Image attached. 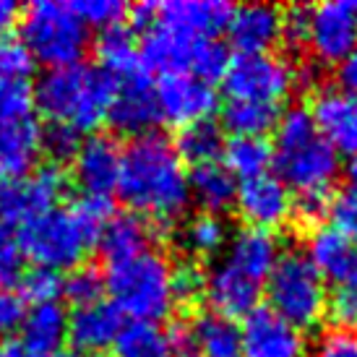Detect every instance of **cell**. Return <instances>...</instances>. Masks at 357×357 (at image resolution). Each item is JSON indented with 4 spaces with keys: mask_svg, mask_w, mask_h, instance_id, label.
I'll return each mask as SVG.
<instances>
[{
    "mask_svg": "<svg viewBox=\"0 0 357 357\" xmlns=\"http://www.w3.org/2000/svg\"><path fill=\"white\" fill-rule=\"evenodd\" d=\"M115 190L136 217H149L157 225L178 222L190 204L188 169L172 141L154 130L120 151Z\"/></svg>",
    "mask_w": 357,
    "mask_h": 357,
    "instance_id": "1",
    "label": "cell"
},
{
    "mask_svg": "<svg viewBox=\"0 0 357 357\" xmlns=\"http://www.w3.org/2000/svg\"><path fill=\"white\" fill-rule=\"evenodd\" d=\"M118 81L100 66H66L45 70L34 86V107L50 123L70 126L79 133L94 130L107 120Z\"/></svg>",
    "mask_w": 357,
    "mask_h": 357,
    "instance_id": "2",
    "label": "cell"
},
{
    "mask_svg": "<svg viewBox=\"0 0 357 357\" xmlns=\"http://www.w3.org/2000/svg\"><path fill=\"white\" fill-rule=\"evenodd\" d=\"M271 165L277 169V178L298 193L331 190L342 169L339 154L318 133L307 107H289L279 115L271 144Z\"/></svg>",
    "mask_w": 357,
    "mask_h": 357,
    "instance_id": "3",
    "label": "cell"
},
{
    "mask_svg": "<svg viewBox=\"0 0 357 357\" xmlns=\"http://www.w3.org/2000/svg\"><path fill=\"white\" fill-rule=\"evenodd\" d=\"M105 289L109 292V303L123 316L144 324L167 318L178 303L172 289V264L154 248L107 264Z\"/></svg>",
    "mask_w": 357,
    "mask_h": 357,
    "instance_id": "4",
    "label": "cell"
},
{
    "mask_svg": "<svg viewBox=\"0 0 357 357\" xmlns=\"http://www.w3.org/2000/svg\"><path fill=\"white\" fill-rule=\"evenodd\" d=\"M97 240L100 238L76 217L73 208L58 206L19 225L16 232L21 256L29 258L34 266L58 274L81 266Z\"/></svg>",
    "mask_w": 357,
    "mask_h": 357,
    "instance_id": "5",
    "label": "cell"
},
{
    "mask_svg": "<svg viewBox=\"0 0 357 357\" xmlns=\"http://www.w3.org/2000/svg\"><path fill=\"white\" fill-rule=\"evenodd\" d=\"M21 45L34 63L50 68L76 66L86 55L89 29L66 3L37 0L21 13Z\"/></svg>",
    "mask_w": 357,
    "mask_h": 357,
    "instance_id": "6",
    "label": "cell"
},
{
    "mask_svg": "<svg viewBox=\"0 0 357 357\" xmlns=\"http://www.w3.org/2000/svg\"><path fill=\"white\" fill-rule=\"evenodd\" d=\"M268 307L295 328H313L326 313V282L303 250H287L268 274Z\"/></svg>",
    "mask_w": 357,
    "mask_h": 357,
    "instance_id": "7",
    "label": "cell"
},
{
    "mask_svg": "<svg viewBox=\"0 0 357 357\" xmlns=\"http://www.w3.org/2000/svg\"><path fill=\"white\" fill-rule=\"evenodd\" d=\"M222 84L232 102H261L279 107V102L287 100L298 86V68L271 52L235 55L229 58Z\"/></svg>",
    "mask_w": 357,
    "mask_h": 357,
    "instance_id": "8",
    "label": "cell"
},
{
    "mask_svg": "<svg viewBox=\"0 0 357 357\" xmlns=\"http://www.w3.org/2000/svg\"><path fill=\"white\" fill-rule=\"evenodd\" d=\"M66 172L58 165L34 167L29 175L0 183V219L6 225H24L55 208L60 196L66 193Z\"/></svg>",
    "mask_w": 357,
    "mask_h": 357,
    "instance_id": "9",
    "label": "cell"
},
{
    "mask_svg": "<svg viewBox=\"0 0 357 357\" xmlns=\"http://www.w3.org/2000/svg\"><path fill=\"white\" fill-rule=\"evenodd\" d=\"M305 45L326 66H339L342 60H347L357 47V19L352 3L328 0L318 3L316 8H307Z\"/></svg>",
    "mask_w": 357,
    "mask_h": 357,
    "instance_id": "10",
    "label": "cell"
},
{
    "mask_svg": "<svg viewBox=\"0 0 357 357\" xmlns=\"http://www.w3.org/2000/svg\"><path fill=\"white\" fill-rule=\"evenodd\" d=\"M154 94H157L159 120L178 128L211 120V112L219 107L214 84L193 79L188 73L162 76V81L154 86Z\"/></svg>",
    "mask_w": 357,
    "mask_h": 357,
    "instance_id": "11",
    "label": "cell"
},
{
    "mask_svg": "<svg viewBox=\"0 0 357 357\" xmlns=\"http://www.w3.org/2000/svg\"><path fill=\"white\" fill-rule=\"evenodd\" d=\"M235 208L250 229L274 232L292 217V193L271 172L238 183Z\"/></svg>",
    "mask_w": 357,
    "mask_h": 357,
    "instance_id": "12",
    "label": "cell"
},
{
    "mask_svg": "<svg viewBox=\"0 0 357 357\" xmlns=\"http://www.w3.org/2000/svg\"><path fill=\"white\" fill-rule=\"evenodd\" d=\"M310 118L318 133L337 154L357 157V94L334 86H321L310 100Z\"/></svg>",
    "mask_w": 357,
    "mask_h": 357,
    "instance_id": "13",
    "label": "cell"
},
{
    "mask_svg": "<svg viewBox=\"0 0 357 357\" xmlns=\"http://www.w3.org/2000/svg\"><path fill=\"white\" fill-rule=\"evenodd\" d=\"M243 334V357H307L305 334L279 318L271 307H253Z\"/></svg>",
    "mask_w": 357,
    "mask_h": 357,
    "instance_id": "14",
    "label": "cell"
},
{
    "mask_svg": "<svg viewBox=\"0 0 357 357\" xmlns=\"http://www.w3.org/2000/svg\"><path fill=\"white\" fill-rule=\"evenodd\" d=\"M107 123L126 136H146L159 123V107L154 84L144 73H133L128 79H120L115 86V97L109 102Z\"/></svg>",
    "mask_w": 357,
    "mask_h": 357,
    "instance_id": "15",
    "label": "cell"
},
{
    "mask_svg": "<svg viewBox=\"0 0 357 357\" xmlns=\"http://www.w3.org/2000/svg\"><path fill=\"white\" fill-rule=\"evenodd\" d=\"M232 6L222 0H169L157 3L159 26L172 29L196 40H214L219 31L227 29Z\"/></svg>",
    "mask_w": 357,
    "mask_h": 357,
    "instance_id": "16",
    "label": "cell"
},
{
    "mask_svg": "<svg viewBox=\"0 0 357 357\" xmlns=\"http://www.w3.org/2000/svg\"><path fill=\"white\" fill-rule=\"evenodd\" d=\"M120 151L118 141L109 136H89L81 141L79 154L73 157V178L84 196L109 199V193L118 188Z\"/></svg>",
    "mask_w": 357,
    "mask_h": 357,
    "instance_id": "17",
    "label": "cell"
},
{
    "mask_svg": "<svg viewBox=\"0 0 357 357\" xmlns=\"http://www.w3.org/2000/svg\"><path fill=\"white\" fill-rule=\"evenodd\" d=\"M307 261L337 287L357 289V243L337 227H316L307 238Z\"/></svg>",
    "mask_w": 357,
    "mask_h": 357,
    "instance_id": "18",
    "label": "cell"
},
{
    "mask_svg": "<svg viewBox=\"0 0 357 357\" xmlns=\"http://www.w3.org/2000/svg\"><path fill=\"white\" fill-rule=\"evenodd\" d=\"M227 37L238 55L268 52V47L282 40V10L268 3H245L232 8Z\"/></svg>",
    "mask_w": 357,
    "mask_h": 357,
    "instance_id": "19",
    "label": "cell"
},
{
    "mask_svg": "<svg viewBox=\"0 0 357 357\" xmlns=\"http://www.w3.org/2000/svg\"><path fill=\"white\" fill-rule=\"evenodd\" d=\"M123 326L126 324L118 307L112 303L97 300V303L76 307L68 316V339L79 352L97 357L115 344Z\"/></svg>",
    "mask_w": 357,
    "mask_h": 357,
    "instance_id": "20",
    "label": "cell"
},
{
    "mask_svg": "<svg viewBox=\"0 0 357 357\" xmlns=\"http://www.w3.org/2000/svg\"><path fill=\"white\" fill-rule=\"evenodd\" d=\"M279 256L282 253H279V240L274 238V232L245 227L227 240L222 261H227L232 268H238L240 274H245L264 287L268 274L277 266Z\"/></svg>",
    "mask_w": 357,
    "mask_h": 357,
    "instance_id": "21",
    "label": "cell"
},
{
    "mask_svg": "<svg viewBox=\"0 0 357 357\" xmlns=\"http://www.w3.org/2000/svg\"><path fill=\"white\" fill-rule=\"evenodd\" d=\"M196 37H185L172 29H165L154 24L144 31V40L139 45V63L146 70L172 76V73H190V63L199 47Z\"/></svg>",
    "mask_w": 357,
    "mask_h": 357,
    "instance_id": "22",
    "label": "cell"
},
{
    "mask_svg": "<svg viewBox=\"0 0 357 357\" xmlns=\"http://www.w3.org/2000/svg\"><path fill=\"white\" fill-rule=\"evenodd\" d=\"M42 128L34 120L0 123V183L29 175L40 157Z\"/></svg>",
    "mask_w": 357,
    "mask_h": 357,
    "instance_id": "23",
    "label": "cell"
},
{
    "mask_svg": "<svg viewBox=\"0 0 357 357\" xmlns=\"http://www.w3.org/2000/svg\"><path fill=\"white\" fill-rule=\"evenodd\" d=\"M21 344L40 355L60 352V344L68 339V313L60 303H45L26 310L21 321Z\"/></svg>",
    "mask_w": 357,
    "mask_h": 357,
    "instance_id": "24",
    "label": "cell"
},
{
    "mask_svg": "<svg viewBox=\"0 0 357 357\" xmlns=\"http://www.w3.org/2000/svg\"><path fill=\"white\" fill-rule=\"evenodd\" d=\"M188 190L190 201H196L204 208V214L219 217L222 211H227L235 204L238 180L225 165L208 162V165H199L188 172Z\"/></svg>",
    "mask_w": 357,
    "mask_h": 357,
    "instance_id": "25",
    "label": "cell"
},
{
    "mask_svg": "<svg viewBox=\"0 0 357 357\" xmlns=\"http://www.w3.org/2000/svg\"><path fill=\"white\" fill-rule=\"evenodd\" d=\"M188 334L201 357H243V334L232 318L214 310L199 313L188 326Z\"/></svg>",
    "mask_w": 357,
    "mask_h": 357,
    "instance_id": "26",
    "label": "cell"
},
{
    "mask_svg": "<svg viewBox=\"0 0 357 357\" xmlns=\"http://www.w3.org/2000/svg\"><path fill=\"white\" fill-rule=\"evenodd\" d=\"M151 235L154 232H151V225L146 219L136 217V214H120V217H112L105 225L97 243L102 248L105 264H115V261L149 250Z\"/></svg>",
    "mask_w": 357,
    "mask_h": 357,
    "instance_id": "27",
    "label": "cell"
},
{
    "mask_svg": "<svg viewBox=\"0 0 357 357\" xmlns=\"http://www.w3.org/2000/svg\"><path fill=\"white\" fill-rule=\"evenodd\" d=\"M97 58L100 68L107 70L112 79H128L141 70L139 63V45L133 40V31L128 26H109L102 29L97 37Z\"/></svg>",
    "mask_w": 357,
    "mask_h": 357,
    "instance_id": "28",
    "label": "cell"
},
{
    "mask_svg": "<svg viewBox=\"0 0 357 357\" xmlns=\"http://www.w3.org/2000/svg\"><path fill=\"white\" fill-rule=\"evenodd\" d=\"M279 107L261 102H232L222 109V128L232 133V139H264V133L277 128Z\"/></svg>",
    "mask_w": 357,
    "mask_h": 357,
    "instance_id": "29",
    "label": "cell"
},
{
    "mask_svg": "<svg viewBox=\"0 0 357 357\" xmlns=\"http://www.w3.org/2000/svg\"><path fill=\"white\" fill-rule=\"evenodd\" d=\"M115 357H172V337L159 324L130 321L115 339Z\"/></svg>",
    "mask_w": 357,
    "mask_h": 357,
    "instance_id": "30",
    "label": "cell"
},
{
    "mask_svg": "<svg viewBox=\"0 0 357 357\" xmlns=\"http://www.w3.org/2000/svg\"><path fill=\"white\" fill-rule=\"evenodd\" d=\"M172 146L183 162H190L193 167H199V165H208V162H217V157H222L225 133H222V126H217L214 120H201V123L180 128L178 141Z\"/></svg>",
    "mask_w": 357,
    "mask_h": 357,
    "instance_id": "31",
    "label": "cell"
},
{
    "mask_svg": "<svg viewBox=\"0 0 357 357\" xmlns=\"http://www.w3.org/2000/svg\"><path fill=\"white\" fill-rule=\"evenodd\" d=\"M225 167L243 180L264 175L271 165V144L266 139H229L225 141Z\"/></svg>",
    "mask_w": 357,
    "mask_h": 357,
    "instance_id": "32",
    "label": "cell"
},
{
    "mask_svg": "<svg viewBox=\"0 0 357 357\" xmlns=\"http://www.w3.org/2000/svg\"><path fill=\"white\" fill-rule=\"evenodd\" d=\"M227 240V225L214 214H201V217L190 219L183 229V245L196 256H217L225 250Z\"/></svg>",
    "mask_w": 357,
    "mask_h": 357,
    "instance_id": "33",
    "label": "cell"
},
{
    "mask_svg": "<svg viewBox=\"0 0 357 357\" xmlns=\"http://www.w3.org/2000/svg\"><path fill=\"white\" fill-rule=\"evenodd\" d=\"M19 284V298L31 305H45V303H58L63 295V277L58 271L34 266L31 271H24Z\"/></svg>",
    "mask_w": 357,
    "mask_h": 357,
    "instance_id": "34",
    "label": "cell"
},
{
    "mask_svg": "<svg viewBox=\"0 0 357 357\" xmlns=\"http://www.w3.org/2000/svg\"><path fill=\"white\" fill-rule=\"evenodd\" d=\"M105 277L94 266H76L63 277V295L76 307L102 300Z\"/></svg>",
    "mask_w": 357,
    "mask_h": 357,
    "instance_id": "35",
    "label": "cell"
},
{
    "mask_svg": "<svg viewBox=\"0 0 357 357\" xmlns=\"http://www.w3.org/2000/svg\"><path fill=\"white\" fill-rule=\"evenodd\" d=\"M34 109V91L29 81L0 79V123L29 120Z\"/></svg>",
    "mask_w": 357,
    "mask_h": 357,
    "instance_id": "36",
    "label": "cell"
},
{
    "mask_svg": "<svg viewBox=\"0 0 357 357\" xmlns=\"http://www.w3.org/2000/svg\"><path fill=\"white\" fill-rule=\"evenodd\" d=\"M68 8L79 16L86 29L89 26L109 29V26H118L128 16V6L120 0H73L68 3Z\"/></svg>",
    "mask_w": 357,
    "mask_h": 357,
    "instance_id": "37",
    "label": "cell"
},
{
    "mask_svg": "<svg viewBox=\"0 0 357 357\" xmlns=\"http://www.w3.org/2000/svg\"><path fill=\"white\" fill-rule=\"evenodd\" d=\"M81 141L84 139H81L79 130L70 128V126H63V123H50L40 133V146L52 159V165L70 162V159L79 154Z\"/></svg>",
    "mask_w": 357,
    "mask_h": 357,
    "instance_id": "38",
    "label": "cell"
},
{
    "mask_svg": "<svg viewBox=\"0 0 357 357\" xmlns=\"http://www.w3.org/2000/svg\"><path fill=\"white\" fill-rule=\"evenodd\" d=\"M324 316L342 331H357V289L337 287L326 298V313Z\"/></svg>",
    "mask_w": 357,
    "mask_h": 357,
    "instance_id": "39",
    "label": "cell"
},
{
    "mask_svg": "<svg viewBox=\"0 0 357 357\" xmlns=\"http://www.w3.org/2000/svg\"><path fill=\"white\" fill-rule=\"evenodd\" d=\"M331 190H305L298 193V199H292V217L300 225L307 227H321V219L331 214Z\"/></svg>",
    "mask_w": 357,
    "mask_h": 357,
    "instance_id": "40",
    "label": "cell"
},
{
    "mask_svg": "<svg viewBox=\"0 0 357 357\" xmlns=\"http://www.w3.org/2000/svg\"><path fill=\"white\" fill-rule=\"evenodd\" d=\"M34 70V58L16 40H0V79L26 81Z\"/></svg>",
    "mask_w": 357,
    "mask_h": 357,
    "instance_id": "41",
    "label": "cell"
},
{
    "mask_svg": "<svg viewBox=\"0 0 357 357\" xmlns=\"http://www.w3.org/2000/svg\"><path fill=\"white\" fill-rule=\"evenodd\" d=\"M24 274V256L16 243V232L0 219V282L13 284Z\"/></svg>",
    "mask_w": 357,
    "mask_h": 357,
    "instance_id": "42",
    "label": "cell"
},
{
    "mask_svg": "<svg viewBox=\"0 0 357 357\" xmlns=\"http://www.w3.org/2000/svg\"><path fill=\"white\" fill-rule=\"evenodd\" d=\"M70 208L76 211V217H79L97 238L102 235L105 225L112 219V204H109V199H102V196H81Z\"/></svg>",
    "mask_w": 357,
    "mask_h": 357,
    "instance_id": "43",
    "label": "cell"
},
{
    "mask_svg": "<svg viewBox=\"0 0 357 357\" xmlns=\"http://www.w3.org/2000/svg\"><path fill=\"white\" fill-rule=\"evenodd\" d=\"M331 217L337 222L339 232H344L352 243H357V188L347 185L331 201Z\"/></svg>",
    "mask_w": 357,
    "mask_h": 357,
    "instance_id": "44",
    "label": "cell"
},
{
    "mask_svg": "<svg viewBox=\"0 0 357 357\" xmlns=\"http://www.w3.org/2000/svg\"><path fill=\"white\" fill-rule=\"evenodd\" d=\"M310 357H357V331L331 328L316 342Z\"/></svg>",
    "mask_w": 357,
    "mask_h": 357,
    "instance_id": "45",
    "label": "cell"
},
{
    "mask_svg": "<svg viewBox=\"0 0 357 357\" xmlns=\"http://www.w3.org/2000/svg\"><path fill=\"white\" fill-rule=\"evenodd\" d=\"M172 289L175 300H193L204 295V271L193 261H183L180 266H172Z\"/></svg>",
    "mask_w": 357,
    "mask_h": 357,
    "instance_id": "46",
    "label": "cell"
},
{
    "mask_svg": "<svg viewBox=\"0 0 357 357\" xmlns=\"http://www.w3.org/2000/svg\"><path fill=\"white\" fill-rule=\"evenodd\" d=\"M282 40L287 42L292 50H300L307 40V8L295 6L282 13Z\"/></svg>",
    "mask_w": 357,
    "mask_h": 357,
    "instance_id": "47",
    "label": "cell"
},
{
    "mask_svg": "<svg viewBox=\"0 0 357 357\" xmlns=\"http://www.w3.org/2000/svg\"><path fill=\"white\" fill-rule=\"evenodd\" d=\"M24 316H26V307H24V300L19 298V292L0 287V334L16 331Z\"/></svg>",
    "mask_w": 357,
    "mask_h": 357,
    "instance_id": "48",
    "label": "cell"
},
{
    "mask_svg": "<svg viewBox=\"0 0 357 357\" xmlns=\"http://www.w3.org/2000/svg\"><path fill=\"white\" fill-rule=\"evenodd\" d=\"M169 337H172V357H201V352L196 349L188 334V326L169 328Z\"/></svg>",
    "mask_w": 357,
    "mask_h": 357,
    "instance_id": "49",
    "label": "cell"
},
{
    "mask_svg": "<svg viewBox=\"0 0 357 357\" xmlns=\"http://www.w3.org/2000/svg\"><path fill=\"white\" fill-rule=\"evenodd\" d=\"M337 81L339 89L357 94V52H352L347 60H342L337 66Z\"/></svg>",
    "mask_w": 357,
    "mask_h": 357,
    "instance_id": "50",
    "label": "cell"
},
{
    "mask_svg": "<svg viewBox=\"0 0 357 357\" xmlns=\"http://www.w3.org/2000/svg\"><path fill=\"white\" fill-rule=\"evenodd\" d=\"M128 13H130L133 26L146 31V29H151L154 21H157V3H139V6L128 8Z\"/></svg>",
    "mask_w": 357,
    "mask_h": 357,
    "instance_id": "51",
    "label": "cell"
},
{
    "mask_svg": "<svg viewBox=\"0 0 357 357\" xmlns=\"http://www.w3.org/2000/svg\"><path fill=\"white\" fill-rule=\"evenodd\" d=\"M19 16H21L19 3H13V0H0V34H6V31L19 21Z\"/></svg>",
    "mask_w": 357,
    "mask_h": 357,
    "instance_id": "52",
    "label": "cell"
},
{
    "mask_svg": "<svg viewBox=\"0 0 357 357\" xmlns=\"http://www.w3.org/2000/svg\"><path fill=\"white\" fill-rule=\"evenodd\" d=\"M3 357H47V355H40V352H31L29 347H24L21 342H13L8 347L3 349Z\"/></svg>",
    "mask_w": 357,
    "mask_h": 357,
    "instance_id": "53",
    "label": "cell"
},
{
    "mask_svg": "<svg viewBox=\"0 0 357 357\" xmlns=\"http://www.w3.org/2000/svg\"><path fill=\"white\" fill-rule=\"evenodd\" d=\"M347 185L357 188V157L349 159V167H347Z\"/></svg>",
    "mask_w": 357,
    "mask_h": 357,
    "instance_id": "54",
    "label": "cell"
},
{
    "mask_svg": "<svg viewBox=\"0 0 357 357\" xmlns=\"http://www.w3.org/2000/svg\"><path fill=\"white\" fill-rule=\"evenodd\" d=\"M47 357H76V355H70V352H52V355Z\"/></svg>",
    "mask_w": 357,
    "mask_h": 357,
    "instance_id": "55",
    "label": "cell"
},
{
    "mask_svg": "<svg viewBox=\"0 0 357 357\" xmlns=\"http://www.w3.org/2000/svg\"><path fill=\"white\" fill-rule=\"evenodd\" d=\"M352 10H355V19H357V3H352Z\"/></svg>",
    "mask_w": 357,
    "mask_h": 357,
    "instance_id": "56",
    "label": "cell"
},
{
    "mask_svg": "<svg viewBox=\"0 0 357 357\" xmlns=\"http://www.w3.org/2000/svg\"><path fill=\"white\" fill-rule=\"evenodd\" d=\"M0 357H3V347H0Z\"/></svg>",
    "mask_w": 357,
    "mask_h": 357,
    "instance_id": "57",
    "label": "cell"
},
{
    "mask_svg": "<svg viewBox=\"0 0 357 357\" xmlns=\"http://www.w3.org/2000/svg\"><path fill=\"white\" fill-rule=\"evenodd\" d=\"M97 357H107V355H97Z\"/></svg>",
    "mask_w": 357,
    "mask_h": 357,
    "instance_id": "58",
    "label": "cell"
}]
</instances>
